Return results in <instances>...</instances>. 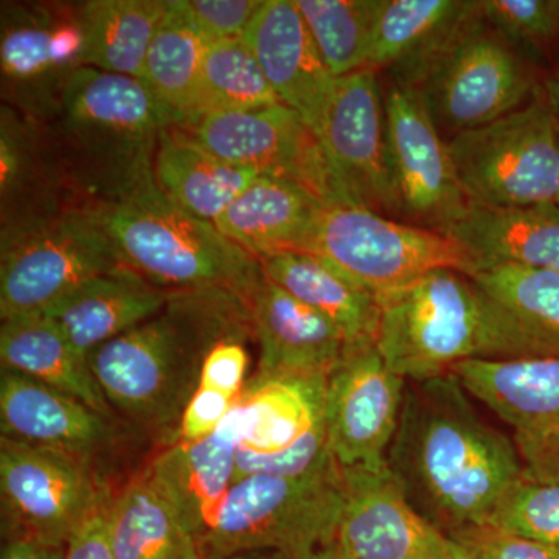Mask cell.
Returning a JSON list of instances; mask_svg holds the SVG:
<instances>
[{"label": "cell", "instance_id": "obj_1", "mask_svg": "<svg viewBox=\"0 0 559 559\" xmlns=\"http://www.w3.org/2000/svg\"><path fill=\"white\" fill-rule=\"evenodd\" d=\"M469 396L454 373L407 382L388 454L411 506L447 535L487 524L524 479L513 440L488 425Z\"/></svg>", "mask_w": 559, "mask_h": 559}, {"label": "cell", "instance_id": "obj_2", "mask_svg": "<svg viewBox=\"0 0 559 559\" xmlns=\"http://www.w3.org/2000/svg\"><path fill=\"white\" fill-rule=\"evenodd\" d=\"M250 325L237 294L180 290L156 318L92 349L87 364L110 409L171 444L210 348Z\"/></svg>", "mask_w": 559, "mask_h": 559}, {"label": "cell", "instance_id": "obj_3", "mask_svg": "<svg viewBox=\"0 0 559 559\" xmlns=\"http://www.w3.org/2000/svg\"><path fill=\"white\" fill-rule=\"evenodd\" d=\"M128 270L162 289H224L248 304L263 278L259 259L215 224L173 204L154 176L86 205Z\"/></svg>", "mask_w": 559, "mask_h": 559}, {"label": "cell", "instance_id": "obj_4", "mask_svg": "<svg viewBox=\"0 0 559 559\" xmlns=\"http://www.w3.org/2000/svg\"><path fill=\"white\" fill-rule=\"evenodd\" d=\"M344 477L334 459L296 476H249L231 485L212 527L200 540L202 558L266 554L308 559L336 540Z\"/></svg>", "mask_w": 559, "mask_h": 559}, {"label": "cell", "instance_id": "obj_5", "mask_svg": "<svg viewBox=\"0 0 559 559\" xmlns=\"http://www.w3.org/2000/svg\"><path fill=\"white\" fill-rule=\"evenodd\" d=\"M377 347L385 366L407 382L444 377L463 360L487 358L491 307L474 280L454 270L429 272L378 296Z\"/></svg>", "mask_w": 559, "mask_h": 559}, {"label": "cell", "instance_id": "obj_6", "mask_svg": "<svg viewBox=\"0 0 559 559\" xmlns=\"http://www.w3.org/2000/svg\"><path fill=\"white\" fill-rule=\"evenodd\" d=\"M123 267L86 207L22 221L3 231L0 316L44 314L91 280Z\"/></svg>", "mask_w": 559, "mask_h": 559}, {"label": "cell", "instance_id": "obj_7", "mask_svg": "<svg viewBox=\"0 0 559 559\" xmlns=\"http://www.w3.org/2000/svg\"><path fill=\"white\" fill-rule=\"evenodd\" d=\"M299 252L326 261L377 297L432 271L454 270L468 277L476 272L473 257L450 235L355 204L325 205Z\"/></svg>", "mask_w": 559, "mask_h": 559}, {"label": "cell", "instance_id": "obj_8", "mask_svg": "<svg viewBox=\"0 0 559 559\" xmlns=\"http://www.w3.org/2000/svg\"><path fill=\"white\" fill-rule=\"evenodd\" d=\"M448 146L469 202H557L559 119L546 94L536 95L502 119L454 135Z\"/></svg>", "mask_w": 559, "mask_h": 559}, {"label": "cell", "instance_id": "obj_9", "mask_svg": "<svg viewBox=\"0 0 559 559\" xmlns=\"http://www.w3.org/2000/svg\"><path fill=\"white\" fill-rule=\"evenodd\" d=\"M64 130L105 167L112 193L153 176L157 140L170 116L142 80L80 68L62 90Z\"/></svg>", "mask_w": 559, "mask_h": 559}, {"label": "cell", "instance_id": "obj_10", "mask_svg": "<svg viewBox=\"0 0 559 559\" xmlns=\"http://www.w3.org/2000/svg\"><path fill=\"white\" fill-rule=\"evenodd\" d=\"M108 487L92 460L0 439V498L5 540L64 547Z\"/></svg>", "mask_w": 559, "mask_h": 559}, {"label": "cell", "instance_id": "obj_11", "mask_svg": "<svg viewBox=\"0 0 559 559\" xmlns=\"http://www.w3.org/2000/svg\"><path fill=\"white\" fill-rule=\"evenodd\" d=\"M414 90L439 130L457 135L527 105L535 81L518 50L489 27L480 10Z\"/></svg>", "mask_w": 559, "mask_h": 559}, {"label": "cell", "instance_id": "obj_12", "mask_svg": "<svg viewBox=\"0 0 559 559\" xmlns=\"http://www.w3.org/2000/svg\"><path fill=\"white\" fill-rule=\"evenodd\" d=\"M326 374H252L240 400L235 481L296 476L329 455Z\"/></svg>", "mask_w": 559, "mask_h": 559}, {"label": "cell", "instance_id": "obj_13", "mask_svg": "<svg viewBox=\"0 0 559 559\" xmlns=\"http://www.w3.org/2000/svg\"><path fill=\"white\" fill-rule=\"evenodd\" d=\"M183 130L227 164L293 180L325 205L344 204L319 135L282 103L212 114Z\"/></svg>", "mask_w": 559, "mask_h": 559}, {"label": "cell", "instance_id": "obj_14", "mask_svg": "<svg viewBox=\"0 0 559 559\" xmlns=\"http://www.w3.org/2000/svg\"><path fill=\"white\" fill-rule=\"evenodd\" d=\"M452 373L513 429L522 477L559 484V358H476Z\"/></svg>", "mask_w": 559, "mask_h": 559}, {"label": "cell", "instance_id": "obj_15", "mask_svg": "<svg viewBox=\"0 0 559 559\" xmlns=\"http://www.w3.org/2000/svg\"><path fill=\"white\" fill-rule=\"evenodd\" d=\"M407 381L385 366L374 345L347 348L326 377V447L342 469L384 473Z\"/></svg>", "mask_w": 559, "mask_h": 559}, {"label": "cell", "instance_id": "obj_16", "mask_svg": "<svg viewBox=\"0 0 559 559\" xmlns=\"http://www.w3.org/2000/svg\"><path fill=\"white\" fill-rule=\"evenodd\" d=\"M320 142L344 204L381 215L399 212L377 70L360 69L336 80Z\"/></svg>", "mask_w": 559, "mask_h": 559}, {"label": "cell", "instance_id": "obj_17", "mask_svg": "<svg viewBox=\"0 0 559 559\" xmlns=\"http://www.w3.org/2000/svg\"><path fill=\"white\" fill-rule=\"evenodd\" d=\"M385 98L390 171L399 212L443 231L469 201L460 186L450 146L414 87L395 83Z\"/></svg>", "mask_w": 559, "mask_h": 559}, {"label": "cell", "instance_id": "obj_18", "mask_svg": "<svg viewBox=\"0 0 559 559\" xmlns=\"http://www.w3.org/2000/svg\"><path fill=\"white\" fill-rule=\"evenodd\" d=\"M342 469V468H341ZM336 540L356 559H469L403 495L390 471L342 469Z\"/></svg>", "mask_w": 559, "mask_h": 559}, {"label": "cell", "instance_id": "obj_19", "mask_svg": "<svg viewBox=\"0 0 559 559\" xmlns=\"http://www.w3.org/2000/svg\"><path fill=\"white\" fill-rule=\"evenodd\" d=\"M242 39L280 102L320 139L337 79L320 57L296 0H264Z\"/></svg>", "mask_w": 559, "mask_h": 559}, {"label": "cell", "instance_id": "obj_20", "mask_svg": "<svg viewBox=\"0 0 559 559\" xmlns=\"http://www.w3.org/2000/svg\"><path fill=\"white\" fill-rule=\"evenodd\" d=\"M260 348L257 374H326L347 353L342 331L266 275L248 301Z\"/></svg>", "mask_w": 559, "mask_h": 559}, {"label": "cell", "instance_id": "obj_21", "mask_svg": "<svg viewBox=\"0 0 559 559\" xmlns=\"http://www.w3.org/2000/svg\"><path fill=\"white\" fill-rule=\"evenodd\" d=\"M240 439L238 401L215 432L200 440L173 441L146 468L198 544L234 485Z\"/></svg>", "mask_w": 559, "mask_h": 559}, {"label": "cell", "instance_id": "obj_22", "mask_svg": "<svg viewBox=\"0 0 559 559\" xmlns=\"http://www.w3.org/2000/svg\"><path fill=\"white\" fill-rule=\"evenodd\" d=\"M471 278L491 305L488 359L559 358V272L499 266Z\"/></svg>", "mask_w": 559, "mask_h": 559}, {"label": "cell", "instance_id": "obj_23", "mask_svg": "<svg viewBox=\"0 0 559 559\" xmlns=\"http://www.w3.org/2000/svg\"><path fill=\"white\" fill-rule=\"evenodd\" d=\"M2 437L92 460L116 440V428L100 412L68 393L2 369Z\"/></svg>", "mask_w": 559, "mask_h": 559}, {"label": "cell", "instance_id": "obj_24", "mask_svg": "<svg viewBox=\"0 0 559 559\" xmlns=\"http://www.w3.org/2000/svg\"><path fill=\"white\" fill-rule=\"evenodd\" d=\"M479 14L480 2L382 0L366 69H389L395 83L415 87Z\"/></svg>", "mask_w": 559, "mask_h": 559}, {"label": "cell", "instance_id": "obj_25", "mask_svg": "<svg viewBox=\"0 0 559 559\" xmlns=\"http://www.w3.org/2000/svg\"><path fill=\"white\" fill-rule=\"evenodd\" d=\"M473 257L476 272L513 266L559 272V205H484L469 202L443 230ZM474 272V274H476Z\"/></svg>", "mask_w": 559, "mask_h": 559}, {"label": "cell", "instance_id": "obj_26", "mask_svg": "<svg viewBox=\"0 0 559 559\" xmlns=\"http://www.w3.org/2000/svg\"><path fill=\"white\" fill-rule=\"evenodd\" d=\"M173 294L123 267L91 280L44 316L55 320L76 353L87 359L92 349L156 318Z\"/></svg>", "mask_w": 559, "mask_h": 559}, {"label": "cell", "instance_id": "obj_27", "mask_svg": "<svg viewBox=\"0 0 559 559\" xmlns=\"http://www.w3.org/2000/svg\"><path fill=\"white\" fill-rule=\"evenodd\" d=\"M323 207L299 183L261 175L238 194L215 227L255 259L285 250L299 252Z\"/></svg>", "mask_w": 559, "mask_h": 559}, {"label": "cell", "instance_id": "obj_28", "mask_svg": "<svg viewBox=\"0 0 559 559\" xmlns=\"http://www.w3.org/2000/svg\"><path fill=\"white\" fill-rule=\"evenodd\" d=\"M259 261L267 278L331 320L344 334L348 348L374 345L381 310L370 290L312 253L285 250L260 257Z\"/></svg>", "mask_w": 559, "mask_h": 559}, {"label": "cell", "instance_id": "obj_29", "mask_svg": "<svg viewBox=\"0 0 559 559\" xmlns=\"http://www.w3.org/2000/svg\"><path fill=\"white\" fill-rule=\"evenodd\" d=\"M153 173L157 187L173 204L212 224L261 176L213 156L179 127L160 132Z\"/></svg>", "mask_w": 559, "mask_h": 559}, {"label": "cell", "instance_id": "obj_30", "mask_svg": "<svg viewBox=\"0 0 559 559\" xmlns=\"http://www.w3.org/2000/svg\"><path fill=\"white\" fill-rule=\"evenodd\" d=\"M0 359L2 369L68 393L105 417L112 415L87 359L76 353L58 323L47 316L2 320Z\"/></svg>", "mask_w": 559, "mask_h": 559}, {"label": "cell", "instance_id": "obj_31", "mask_svg": "<svg viewBox=\"0 0 559 559\" xmlns=\"http://www.w3.org/2000/svg\"><path fill=\"white\" fill-rule=\"evenodd\" d=\"M109 538L116 559H202L197 539L148 469L112 495Z\"/></svg>", "mask_w": 559, "mask_h": 559}, {"label": "cell", "instance_id": "obj_32", "mask_svg": "<svg viewBox=\"0 0 559 559\" xmlns=\"http://www.w3.org/2000/svg\"><path fill=\"white\" fill-rule=\"evenodd\" d=\"M205 46L178 0L168 2L167 13L151 40L142 81L167 110L173 127L190 128L200 120Z\"/></svg>", "mask_w": 559, "mask_h": 559}, {"label": "cell", "instance_id": "obj_33", "mask_svg": "<svg viewBox=\"0 0 559 559\" xmlns=\"http://www.w3.org/2000/svg\"><path fill=\"white\" fill-rule=\"evenodd\" d=\"M168 2L162 0H92L80 7L86 47L84 68L142 80L151 40Z\"/></svg>", "mask_w": 559, "mask_h": 559}, {"label": "cell", "instance_id": "obj_34", "mask_svg": "<svg viewBox=\"0 0 559 559\" xmlns=\"http://www.w3.org/2000/svg\"><path fill=\"white\" fill-rule=\"evenodd\" d=\"M252 325L216 342L202 364L200 382L180 421L178 440L204 439L219 428L245 392L249 370Z\"/></svg>", "mask_w": 559, "mask_h": 559}, {"label": "cell", "instance_id": "obj_35", "mask_svg": "<svg viewBox=\"0 0 559 559\" xmlns=\"http://www.w3.org/2000/svg\"><path fill=\"white\" fill-rule=\"evenodd\" d=\"M53 11L43 7H20L9 11L2 21L0 62L3 81L20 94L46 97L50 87H62L68 76L57 68L51 53Z\"/></svg>", "mask_w": 559, "mask_h": 559}, {"label": "cell", "instance_id": "obj_36", "mask_svg": "<svg viewBox=\"0 0 559 559\" xmlns=\"http://www.w3.org/2000/svg\"><path fill=\"white\" fill-rule=\"evenodd\" d=\"M382 0H296L308 31L336 79L366 69Z\"/></svg>", "mask_w": 559, "mask_h": 559}, {"label": "cell", "instance_id": "obj_37", "mask_svg": "<svg viewBox=\"0 0 559 559\" xmlns=\"http://www.w3.org/2000/svg\"><path fill=\"white\" fill-rule=\"evenodd\" d=\"M280 103L245 39L216 40L205 46L200 120L212 114L267 108Z\"/></svg>", "mask_w": 559, "mask_h": 559}, {"label": "cell", "instance_id": "obj_38", "mask_svg": "<svg viewBox=\"0 0 559 559\" xmlns=\"http://www.w3.org/2000/svg\"><path fill=\"white\" fill-rule=\"evenodd\" d=\"M485 525L559 549V484L518 481L503 496Z\"/></svg>", "mask_w": 559, "mask_h": 559}, {"label": "cell", "instance_id": "obj_39", "mask_svg": "<svg viewBox=\"0 0 559 559\" xmlns=\"http://www.w3.org/2000/svg\"><path fill=\"white\" fill-rule=\"evenodd\" d=\"M481 16L514 49L543 50L559 36L557 0H481Z\"/></svg>", "mask_w": 559, "mask_h": 559}, {"label": "cell", "instance_id": "obj_40", "mask_svg": "<svg viewBox=\"0 0 559 559\" xmlns=\"http://www.w3.org/2000/svg\"><path fill=\"white\" fill-rule=\"evenodd\" d=\"M205 44L242 38L264 0H178Z\"/></svg>", "mask_w": 559, "mask_h": 559}, {"label": "cell", "instance_id": "obj_41", "mask_svg": "<svg viewBox=\"0 0 559 559\" xmlns=\"http://www.w3.org/2000/svg\"><path fill=\"white\" fill-rule=\"evenodd\" d=\"M448 536L469 559H559L558 547L491 525H476Z\"/></svg>", "mask_w": 559, "mask_h": 559}, {"label": "cell", "instance_id": "obj_42", "mask_svg": "<svg viewBox=\"0 0 559 559\" xmlns=\"http://www.w3.org/2000/svg\"><path fill=\"white\" fill-rule=\"evenodd\" d=\"M114 492L103 495L86 521L72 533L62 559H116L109 538V507Z\"/></svg>", "mask_w": 559, "mask_h": 559}, {"label": "cell", "instance_id": "obj_43", "mask_svg": "<svg viewBox=\"0 0 559 559\" xmlns=\"http://www.w3.org/2000/svg\"><path fill=\"white\" fill-rule=\"evenodd\" d=\"M64 547H49L31 540H5L0 559H62Z\"/></svg>", "mask_w": 559, "mask_h": 559}, {"label": "cell", "instance_id": "obj_44", "mask_svg": "<svg viewBox=\"0 0 559 559\" xmlns=\"http://www.w3.org/2000/svg\"><path fill=\"white\" fill-rule=\"evenodd\" d=\"M308 559H356L348 554L344 547L341 546L337 540H333V543L329 544V546L322 547L312 554Z\"/></svg>", "mask_w": 559, "mask_h": 559}, {"label": "cell", "instance_id": "obj_45", "mask_svg": "<svg viewBox=\"0 0 559 559\" xmlns=\"http://www.w3.org/2000/svg\"><path fill=\"white\" fill-rule=\"evenodd\" d=\"M546 97L559 119V61L546 86Z\"/></svg>", "mask_w": 559, "mask_h": 559}, {"label": "cell", "instance_id": "obj_46", "mask_svg": "<svg viewBox=\"0 0 559 559\" xmlns=\"http://www.w3.org/2000/svg\"><path fill=\"white\" fill-rule=\"evenodd\" d=\"M202 559H285L275 554H266V551H253V554L231 555V557H212Z\"/></svg>", "mask_w": 559, "mask_h": 559}, {"label": "cell", "instance_id": "obj_47", "mask_svg": "<svg viewBox=\"0 0 559 559\" xmlns=\"http://www.w3.org/2000/svg\"><path fill=\"white\" fill-rule=\"evenodd\" d=\"M557 204L559 205V191H558Z\"/></svg>", "mask_w": 559, "mask_h": 559}]
</instances>
